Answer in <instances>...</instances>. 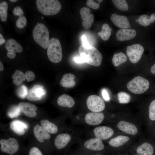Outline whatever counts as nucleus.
Masks as SVG:
<instances>
[{
  "mask_svg": "<svg viewBox=\"0 0 155 155\" xmlns=\"http://www.w3.org/2000/svg\"><path fill=\"white\" fill-rule=\"evenodd\" d=\"M78 52L80 56L89 64L96 67L101 65L102 56L96 48L85 47L82 44L79 47Z\"/></svg>",
  "mask_w": 155,
  "mask_h": 155,
  "instance_id": "1",
  "label": "nucleus"
},
{
  "mask_svg": "<svg viewBox=\"0 0 155 155\" xmlns=\"http://www.w3.org/2000/svg\"><path fill=\"white\" fill-rule=\"evenodd\" d=\"M36 2L38 10L46 16L55 15L61 8L60 3L57 0H37Z\"/></svg>",
  "mask_w": 155,
  "mask_h": 155,
  "instance_id": "2",
  "label": "nucleus"
},
{
  "mask_svg": "<svg viewBox=\"0 0 155 155\" xmlns=\"http://www.w3.org/2000/svg\"><path fill=\"white\" fill-rule=\"evenodd\" d=\"M35 42L44 49L48 46L50 39L49 32L47 27L43 24L37 23L32 32Z\"/></svg>",
  "mask_w": 155,
  "mask_h": 155,
  "instance_id": "3",
  "label": "nucleus"
},
{
  "mask_svg": "<svg viewBox=\"0 0 155 155\" xmlns=\"http://www.w3.org/2000/svg\"><path fill=\"white\" fill-rule=\"evenodd\" d=\"M47 55L49 59L51 62L57 63L62 59V53L61 45L59 40L55 38L50 39L47 48Z\"/></svg>",
  "mask_w": 155,
  "mask_h": 155,
  "instance_id": "4",
  "label": "nucleus"
},
{
  "mask_svg": "<svg viewBox=\"0 0 155 155\" xmlns=\"http://www.w3.org/2000/svg\"><path fill=\"white\" fill-rule=\"evenodd\" d=\"M150 86L149 81L141 76L135 77L129 81L127 85L128 90L136 94L143 93L148 89Z\"/></svg>",
  "mask_w": 155,
  "mask_h": 155,
  "instance_id": "5",
  "label": "nucleus"
},
{
  "mask_svg": "<svg viewBox=\"0 0 155 155\" xmlns=\"http://www.w3.org/2000/svg\"><path fill=\"white\" fill-rule=\"evenodd\" d=\"M0 144L1 151L9 155L15 154L19 149V145L18 141L13 138H10L8 140H1Z\"/></svg>",
  "mask_w": 155,
  "mask_h": 155,
  "instance_id": "6",
  "label": "nucleus"
},
{
  "mask_svg": "<svg viewBox=\"0 0 155 155\" xmlns=\"http://www.w3.org/2000/svg\"><path fill=\"white\" fill-rule=\"evenodd\" d=\"M144 51L141 45L135 44L127 46L126 52L130 61L133 63L138 62L141 59Z\"/></svg>",
  "mask_w": 155,
  "mask_h": 155,
  "instance_id": "7",
  "label": "nucleus"
},
{
  "mask_svg": "<svg viewBox=\"0 0 155 155\" xmlns=\"http://www.w3.org/2000/svg\"><path fill=\"white\" fill-rule=\"evenodd\" d=\"M88 108L94 112H100L104 110L105 104L103 100L99 96L92 95L89 96L86 100Z\"/></svg>",
  "mask_w": 155,
  "mask_h": 155,
  "instance_id": "8",
  "label": "nucleus"
},
{
  "mask_svg": "<svg viewBox=\"0 0 155 155\" xmlns=\"http://www.w3.org/2000/svg\"><path fill=\"white\" fill-rule=\"evenodd\" d=\"M40 85H34L28 91L27 99L30 101H36L40 100L46 93V90Z\"/></svg>",
  "mask_w": 155,
  "mask_h": 155,
  "instance_id": "9",
  "label": "nucleus"
},
{
  "mask_svg": "<svg viewBox=\"0 0 155 155\" xmlns=\"http://www.w3.org/2000/svg\"><path fill=\"white\" fill-rule=\"evenodd\" d=\"M90 9L87 7H83L80 11V13L82 19V25L86 29L90 28L94 21V16L90 13Z\"/></svg>",
  "mask_w": 155,
  "mask_h": 155,
  "instance_id": "10",
  "label": "nucleus"
},
{
  "mask_svg": "<svg viewBox=\"0 0 155 155\" xmlns=\"http://www.w3.org/2000/svg\"><path fill=\"white\" fill-rule=\"evenodd\" d=\"M111 21L116 26L122 29L131 28L128 18L123 15L112 14L110 18Z\"/></svg>",
  "mask_w": 155,
  "mask_h": 155,
  "instance_id": "11",
  "label": "nucleus"
},
{
  "mask_svg": "<svg viewBox=\"0 0 155 155\" xmlns=\"http://www.w3.org/2000/svg\"><path fill=\"white\" fill-rule=\"evenodd\" d=\"M104 118V115L101 112H91L86 114L85 120L88 124L96 125L101 123Z\"/></svg>",
  "mask_w": 155,
  "mask_h": 155,
  "instance_id": "12",
  "label": "nucleus"
},
{
  "mask_svg": "<svg viewBox=\"0 0 155 155\" xmlns=\"http://www.w3.org/2000/svg\"><path fill=\"white\" fill-rule=\"evenodd\" d=\"M21 111L27 116L31 118L36 117L37 109L35 105L28 102H20L18 105Z\"/></svg>",
  "mask_w": 155,
  "mask_h": 155,
  "instance_id": "13",
  "label": "nucleus"
},
{
  "mask_svg": "<svg viewBox=\"0 0 155 155\" xmlns=\"http://www.w3.org/2000/svg\"><path fill=\"white\" fill-rule=\"evenodd\" d=\"M135 30L130 29H121L116 33L117 39L119 41L128 40L134 38L136 36Z\"/></svg>",
  "mask_w": 155,
  "mask_h": 155,
  "instance_id": "14",
  "label": "nucleus"
},
{
  "mask_svg": "<svg viewBox=\"0 0 155 155\" xmlns=\"http://www.w3.org/2000/svg\"><path fill=\"white\" fill-rule=\"evenodd\" d=\"M94 132L96 137L103 140L110 138L114 133V131L111 128L106 126L98 127L94 129Z\"/></svg>",
  "mask_w": 155,
  "mask_h": 155,
  "instance_id": "15",
  "label": "nucleus"
},
{
  "mask_svg": "<svg viewBox=\"0 0 155 155\" xmlns=\"http://www.w3.org/2000/svg\"><path fill=\"white\" fill-rule=\"evenodd\" d=\"M9 126L11 129L17 134L22 135L25 133L28 128V125L23 121L15 119L10 122Z\"/></svg>",
  "mask_w": 155,
  "mask_h": 155,
  "instance_id": "16",
  "label": "nucleus"
},
{
  "mask_svg": "<svg viewBox=\"0 0 155 155\" xmlns=\"http://www.w3.org/2000/svg\"><path fill=\"white\" fill-rule=\"evenodd\" d=\"M84 146L86 148L94 151L101 150L104 147L102 139L97 137L87 140L84 143Z\"/></svg>",
  "mask_w": 155,
  "mask_h": 155,
  "instance_id": "17",
  "label": "nucleus"
},
{
  "mask_svg": "<svg viewBox=\"0 0 155 155\" xmlns=\"http://www.w3.org/2000/svg\"><path fill=\"white\" fill-rule=\"evenodd\" d=\"M121 131L131 135H135L137 132V127L133 124L124 121H120L117 125Z\"/></svg>",
  "mask_w": 155,
  "mask_h": 155,
  "instance_id": "18",
  "label": "nucleus"
},
{
  "mask_svg": "<svg viewBox=\"0 0 155 155\" xmlns=\"http://www.w3.org/2000/svg\"><path fill=\"white\" fill-rule=\"evenodd\" d=\"M35 136L40 142H43L45 140L49 139L51 136L49 132L42 126L36 125L34 128Z\"/></svg>",
  "mask_w": 155,
  "mask_h": 155,
  "instance_id": "19",
  "label": "nucleus"
},
{
  "mask_svg": "<svg viewBox=\"0 0 155 155\" xmlns=\"http://www.w3.org/2000/svg\"><path fill=\"white\" fill-rule=\"evenodd\" d=\"M71 136L65 133L60 134L55 138V144L56 148L59 149L65 147L71 140Z\"/></svg>",
  "mask_w": 155,
  "mask_h": 155,
  "instance_id": "20",
  "label": "nucleus"
},
{
  "mask_svg": "<svg viewBox=\"0 0 155 155\" xmlns=\"http://www.w3.org/2000/svg\"><path fill=\"white\" fill-rule=\"evenodd\" d=\"M5 47L8 51L14 53H21L23 50L21 45L12 38H9L7 40Z\"/></svg>",
  "mask_w": 155,
  "mask_h": 155,
  "instance_id": "21",
  "label": "nucleus"
},
{
  "mask_svg": "<svg viewBox=\"0 0 155 155\" xmlns=\"http://www.w3.org/2000/svg\"><path fill=\"white\" fill-rule=\"evenodd\" d=\"M154 149L153 146L148 142H144L137 148L136 152L139 155H154Z\"/></svg>",
  "mask_w": 155,
  "mask_h": 155,
  "instance_id": "22",
  "label": "nucleus"
},
{
  "mask_svg": "<svg viewBox=\"0 0 155 155\" xmlns=\"http://www.w3.org/2000/svg\"><path fill=\"white\" fill-rule=\"evenodd\" d=\"M57 103L61 106L67 108L72 107L75 104L73 98L66 94H63L59 96L57 99Z\"/></svg>",
  "mask_w": 155,
  "mask_h": 155,
  "instance_id": "23",
  "label": "nucleus"
},
{
  "mask_svg": "<svg viewBox=\"0 0 155 155\" xmlns=\"http://www.w3.org/2000/svg\"><path fill=\"white\" fill-rule=\"evenodd\" d=\"M75 75L71 73H67L64 74L61 80L60 84L63 87L71 88L74 86L75 85L74 80Z\"/></svg>",
  "mask_w": 155,
  "mask_h": 155,
  "instance_id": "24",
  "label": "nucleus"
},
{
  "mask_svg": "<svg viewBox=\"0 0 155 155\" xmlns=\"http://www.w3.org/2000/svg\"><path fill=\"white\" fill-rule=\"evenodd\" d=\"M129 140V137L127 136L119 135L111 139L108 143L112 146L117 147L123 145Z\"/></svg>",
  "mask_w": 155,
  "mask_h": 155,
  "instance_id": "25",
  "label": "nucleus"
},
{
  "mask_svg": "<svg viewBox=\"0 0 155 155\" xmlns=\"http://www.w3.org/2000/svg\"><path fill=\"white\" fill-rule=\"evenodd\" d=\"M127 59L126 54L123 52H120L114 55L112 59V62L115 66L118 67L126 62Z\"/></svg>",
  "mask_w": 155,
  "mask_h": 155,
  "instance_id": "26",
  "label": "nucleus"
},
{
  "mask_svg": "<svg viewBox=\"0 0 155 155\" xmlns=\"http://www.w3.org/2000/svg\"><path fill=\"white\" fill-rule=\"evenodd\" d=\"M138 20L140 25L146 26L155 21V13L152 14L150 17L147 15H142L139 16Z\"/></svg>",
  "mask_w": 155,
  "mask_h": 155,
  "instance_id": "27",
  "label": "nucleus"
},
{
  "mask_svg": "<svg viewBox=\"0 0 155 155\" xmlns=\"http://www.w3.org/2000/svg\"><path fill=\"white\" fill-rule=\"evenodd\" d=\"M41 126L49 133L55 134L57 132L58 128L54 123L47 120L43 119L40 121Z\"/></svg>",
  "mask_w": 155,
  "mask_h": 155,
  "instance_id": "28",
  "label": "nucleus"
},
{
  "mask_svg": "<svg viewBox=\"0 0 155 155\" xmlns=\"http://www.w3.org/2000/svg\"><path fill=\"white\" fill-rule=\"evenodd\" d=\"M112 28L107 24H104L101 31L98 33V35L103 40H108L111 34Z\"/></svg>",
  "mask_w": 155,
  "mask_h": 155,
  "instance_id": "29",
  "label": "nucleus"
},
{
  "mask_svg": "<svg viewBox=\"0 0 155 155\" xmlns=\"http://www.w3.org/2000/svg\"><path fill=\"white\" fill-rule=\"evenodd\" d=\"M13 83L16 86H19L22 84L26 79L24 73L20 70H16L12 75Z\"/></svg>",
  "mask_w": 155,
  "mask_h": 155,
  "instance_id": "30",
  "label": "nucleus"
},
{
  "mask_svg": "<svg viewBox=\"0 0 155 155\" xmlns=\"http://www.w3.org/2000/svg\"><path fill=\"white\" fill-rule=\"evenodd\" d=\"M8 4L5 1H3L0 3V18L1 21L7 20V17Z\"/></svg>",
  "mask_w": 155,
  "mask_h": 155,
  "instance_id": "31",
  "label": "nucleus"
},
{
  "mask_svg": "<svg viewBox=\"0 0 155 155\" xmlns=\"http://www.w3.org/2000/svg\"><path fill=\"white\" fill-rule=\"evenodd\" d=\"M112 1L115 6L119 10L127 11L128 9V5L126 0H113Z\"/></svg>",
  "mask_w": 155,
  "mask_h": 155,
  "instance_id": "32",
  "label": "nucleus"
},
{
  "mask_svg": "<svg viewBox=\"0 0 155 155\" xmlns=\"http://www.w3.org/2000/svg\"><path fill=\"white\" fill-rule=\"evenodd\" d=\"M118 96L119 102L121 104L127 103L130 101L131 99V96L129 94L123 92H119Z\"/></svg>",
  "mask_w": 155,
  "mask_h": 155,
  "instance_id": "33",
  "label": "nucleus"
},
{
  "mask_svg": "<svg viewBox=\"0 0 155 155\" xmlns=\"http://www.w3.org/2000/svg\"><path fill=\"white\" fill-rule=\"evenodd\" d=\"M21 110L18 106H13L11 107L7 112L8 116L10 118L16 117L20 114Z\"/></svg>",
  "mask_w": 155,
  "mask_h": 155,
  "instance_id": "34",
  "label": "nucleus"
},
{
  "mask_svg": "<svg viewBox=\"0 0 155 155\" xmlns=\"http://www.w3.org/2000/svg\"><path fill=\"white\" fill-rule=\"evenodd\" d=\"M16 92L19 97L24 99L27 96L28 91L27 88L24 85H23L17 88Z\"/></svg>",
  "mask_w": 155,
  "mask_h": 155,
  "instance_id": "35",
  "label": "nucleus"
},
{
  "mask_svg": "<svg viewBox=\"0 0 155 155\" xmlns=\"http://www.w3.org/2000/svg\"><path fill=\"white\" fill-rule=\"evenodd\" d=\"M103 1V0L95 1L93 0H88L86 1V4L88 7L92 9H97L99 8L100 3Z\"/></svg>",
  "mask_w": 155,
  "mask_h": 155,
  "instance_id": "36",
  "label": "nucleus"
},
{
  "mask_svg": "<svg viewBox=\"0 0 155 155\" xmlns=\"http://www.w3.org/2000/svg\"><path fill=\"white\" fill-rule=\"evenodd\" d=\"M149 116L150 120L155 121V100H153L149 106Z\"/></svg>",
  "mask_w": 155,
  "mask_h": 155,
  "instance_id": "37",
  "label": "nucleus"
},
{
  "mask_svg": "<svg viewBox=\"0 0 155 155\" xmlns=\"http://www.w3.org/2000/svg\"><path fill=\"white\" fill-rule=\"evenodd\" d=\"M26 24V18L23 15L20 16L16 23V26L20 28H22L25 27Z\"/></svg>",
  "mask_w": 155,
  "mask_h": 155,
  "instance_id": "38",
  "label": "nucleus"
},
{
  "mask_svg": "<svg viewBox=\"0 0 155 155\" xmlns=\"http://www.w3.org/2000/svg\"><path fill=\"white\" fill-rule=\"evenodd\" d=\"M25 79L28 82L33 80L35 76L34 73L32 71H28L24 74Z\"/></svg>",
  "mask_w": 155,
  "mask_h": 155,
  "instance_id": "39",
  "label": "nucleus"
},
{
  "mask_svg": "<svg viewBox=\"0 0 155 155\" xmlns=\"http://www.w3.org/2000/svg\"><path fill=\"white\" fill-rule=\"evenodd\" d=\"M28 155H43L42 151L38 148L33 147L30 150Z\"/></svg>",
  "mask_w": 155,
  "mask_h": 155,
  "instance_id": "40",
  "label": "nucleus"
},
{
  "mask_svg": "<svg viewBox=\"0 0 155 155\" xmlns=\"http://www.w3.org/2000/svg\"><path fill=\"white\" fill-rule=\"evenodd\" d=\"M13 13L15 16L19 17L23 15L24 11L22 8L19 6L16 7L12 11Z\"/></svg>",
  "mask_w": 155,
  "mask_h": 155,
  "instance_id": "41",
  "label": "nucleus"
},
{
  "mask_svg": "<svg viewBox=\"0 0 155 155\" xmlns=\"http://www.w3.org/2000/svg\"><path fill=\"white\" fill-rule=\"evenodd\" d=\"M82 45L85 47L92 46L89 43L86 35H83L81 37Z\"/></svg>",
  "mask_w": 155,
  "mask_h": 155,
  "instance_id": "42",
  "label": "nucleus"
},
{
  "mask_svg": "<svg viewBox=\"0 0 155 155\" xmlns=\"http://www.w3.org/2000/svg\"><path fill=\"white\" fill-rule=\"evenodd\" d=\"M102 94L103 99L106 101H108L110 99V97L108 92L105 89H103L102 91Z\"/></svg>",
  "mask_w": 155,
  "mask_h": 155,
  "instance_id": "43",
  "label": "nucleus"
},
{
  "mask_svg": "<svg viewBox=\"0 0 155 155\" xmlns=\"http://www.w3.org/2000/svg\"><path fill=\"white\" fill-rule=\"evenodd\" d=\"M74 61L78 63H82L85 62L84 59L80 56L75 57L73 58Z\"/></svg>",
  "mask_w": 155,
  "mask_h": 155,
  "instance_id": "44",
  "label": "nucleus"
},
{
  "mask_svg": "<svg viewBox=\"0 0 155 155\" xmlns=\"http://www.w3.org/2000/svg\"><path fill=\"white\" fill-rule=\"evenodd\" d=\"M7 55L8 58L13 59L15 57L16 54L15 53L13 52L8 51L7 53Z\"/></svg>",
  "mask_w": 155,
  "mask_h": 155,
  "instance_id": "45",
  "label": "nucleus"
},
{
  "mask_svg": "<svg viewBox=\"0 0 155 155\" xmlns=\"http://www.w3.org/2000/svg\"><path fill=\"white\" fill-rule=\"evenodd\" d=\"M5 39L3 38V36L2 35L0 34V45H2L3 44L5 43Z\"/></svg>",
  "mask_w": 155,
  "mask_h": 155,
  "instance_id": "46",
  "label": "nucleus"
},
{
  "mask_svg": "<svg viewBox=\"0 0 155 155\" xmlns=\"http://www.w3.org/2000/svg\"><path fill=\"white\" fill-rule=\"evenodd\" d=\"M150 71L152 74L155 75V63L151 67Z\"/></svg>",
  "mask_w": 155,
  "mask_h": 155,
  "instance_id": "47",
  "label": "nucleus"
},
{
  "mask_svg": "<svg viewBox=\"0 0 155 155\" xmlns=\"http://www.w3.org/2000/svg\"><path fill=\"white\" fill-rule=\"evenodd\" d=\"M3 65L2 63L0 62V71H3Z\"/></svg>",
  "mask_w": 155,
  "mask_h": 155,
  "instance_id": "48",
  "label": "nucleus"
},
{
  "mask_svg": "<svg viewBox=\"0 0 155 155\" xmlns=\"http://www.w3.org/2000/svg\"><path fill=\"white\" fill-rule=\"evenodd\" d=\"M9 1H10L11 2H17L18 1V0H10Z\"/></svg>",
  "mask_w": 155,
  "mask_h": 155,
  "instance_id": "49",
  "label": "nucleus"
},
{
  "mask_svg": "<svg viewBox=\"0 0 155 155\" xmlns=\"http://www.w3.org/2000/svg\"><path fill=\"white\" fill-rule=\"evenodd\" d=\"M135 21L136 22H138V19H137L135 20Z\"/></svg>",
  "mask_w": 155,
  "mask_h": 155,
  "instance_id": "50",
  "label": "nucleus"
},
{
  "mask_svg": "<svg viewBox=\"0 0 155 155\" xmlns=\"http://www.w3.org/2000/svg\"><path fill=\"white\" fill-rule=\"evenodd\" d=\"M42 19H43V17H42Z\"/></svg>",
  "mask_w": 155,
  "mask_h": 155,
  "instance_id": "51",
  "label": "nucleus"
},
{
  "mask_svg": "<svg viewBox=\"0 0 155 155\" xmlns=\"http://www.w3.org/2000/svg\"><path fill=\"white\" fill-rule=\"evenodd\" d=\"M135 155H138H138L135 154Z\"/></svg>",
  "mask_w": 155,
  "mask_h": 155,
  "instance_id": "52",
  "label": "nucleus"
}]
</instances>
